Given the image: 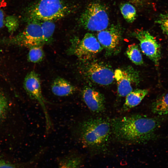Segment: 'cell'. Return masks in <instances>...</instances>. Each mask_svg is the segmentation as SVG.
Returning <instances> with one entry per match:
<instances>
[{
    "label": "cell",
    "instance_id": "cell-1",
    "mask_svg": "<svg viewBox=\"0 0 168 168\" xmlns=\"http://www.w3.org/2000/svg\"><path fill=\"white\" fill-rule=\"evenodd\" d=\"M159 120L141 114L116 118L111 120L112 133L118 140L141 143L152 139L159 126Z\"/></svg>",
    "mask_w": 168,
    "mask_h": 168
},
{
    "label": "cell",
    "instance_id": "cell-2",
    "mask_svg": "<svg viewBox=\"0 0 168 168\" xmlns=\"http://www.w3.org/2000/svg\"><path fill=\"white\" fill-rule=\"evenodd\" d=\"M77 133L83 146L93 149L105 147L112 133L111 123L103 118H90L80 123Z\"/></svg>",
    "mask_w": 168,
    "mask_h": 168
},
{
    "label": "cell",
    "instance_id": "cell-3",
    "mask_svg": "<svg viewBox=\"0 0 168 168\" xmlns=\"http://www.w3.org/2000/svg\"><path fill=\"white\" fill-rule=\"evenodd\" d=\"M71 12L62 0H40L29 9V17L36 21H52L61 19Z\"/></svg>",
    "mask_w": 168,
    "mask_h": 168
},
{
    "label": "cell",
    "instance_id": "cell-4",
    "mask_svg": "<svg viewBox=\"0 0 168 168\" xmlns=\"http://www.w3.org/2000/svg\"><path fill=\"white\" fill-rule=\"evenodd\" d=\"M79 22L81 26L89 31H100L106 29L109 23L106 7L98 2L90 3L81 15Z\"/></svg>",
    "mask_w": 168,
    "mask_h": 168
},
{
    "label": "cell",
    "instance_id": "cell-5",
    "mask_svg": "<svg viewBox=\"0 0 168 168\" xmlns=\"http://www.w3.org/2000/svg\"><path fill=\"white\" fill-rule=\"evenodd\" d=\"M0 42L6 45H14L30 48L44 44L42 30L40 23L32 21L23 31L13 37L4 38Z\"/></svg>",
    "mask_w": 168,
    "mask_h": 168
},
{
    "label": "cell",
    "instance_id": "cell-6",
    "mask_svg": "<svg viewBox=\"0 0 168 168\" xmlns=\"http://www.w3.org/2000/svg\"><path fill=\"white\" fill-rule=\"evenodd\" d=\"M23 87L29 97L38 102L41 106L45 117L46 130L48 131L52 124L45 105L48 102L43 96L40 79L36 72L31 71L27 74L24 80Z\"/></svg>",
    "mask_w": 168,
    "mask_h": 168
},
{
    "label": "cell",
    "instance_id": "cell-7",
    "mask_svg": "<svg viewBox=\"0 0 168 168\" xmlns=\"http://www.w3.org/2000/svg\"><path fill=\"white\" fill-rule=\"evenodd\" d=\"M84 74L91 81L99 85L107 86L111 84L114 79V73L108 64L98 61H92L84 67Z\"/></svg>",
    "mask_w": 168,
    "mask_h": 168
},
{
    "label": "cell",
    "instance_id": "cell-8",
    "mask_svg": "<svg viewBox=\"0 0 168 168\" xmlns=\"http://www.w3.org/2000/svg\"><path fill=\"white\" fill-rule=\"evenodd\" d=\"M133 35L139 40L142 52L157 66L161 52L160 45L156 39L149 32L142 29H136Z\"/></svg>",
    "mask_w": 168,
    "mask_h": 168
},
{
    "label": "cell",
    "instance_id": "cell-9",
    "mask_svg": "<svg viewBox=\"0 0 168 168\" xmlns=\"http://www.w3.org/2000/svg\"><path fill=\"white\" fill-rule=\"evenodd\" d=\"M74 47V54L80 60L86 62L93 58L103 49L97 39L89 33H86Z\"/></svg>",
    "mask_w": 168,
    "mask_h": 168
},
{
    "label": "cell",
    "instance_id": "cell-10",
    "mask_svg": "<svg viewBox=\"0 0 168 168\" xmlns=\"http://www.w3.org/2000/svg\"><path fill=\"white\" fill-rule=\"evenodd\" d=\"M114 73L118 93L120 97L126 96L133 90V85H138L139 82L138 72L132 67L117 69Z\"/></svg>",
    "mask_w": 168,
    "mask_h": 168
},
{
    "label": "cell",
    "instance_id": "cell-11",
    "mask_svg": "<svg viewBox=\"0 0 168 168\" xmlns=\"http://www.w3.org/2000/svg\"><path fill=\"white\" fill-rule=\"evenodd\" d=\"M121 38L120 29L118 26L114 25L99 31L97 35L98 41L108 53H113L119 47Z\"/></svg>",
    "mask_w": 168,
    "mask_h": 168
},
{
    "label": "cell",
    "instance_id": "cell-12",
    "mask_svg": "<svg viewBox=\"0 0 168 168\" xmlns=\"http://www.w3.org/2000/svg\"><path fill=\"white\" fill-rule=\"evenodd\" d=\"M82 99L92 112L99 113L105 110V100L103 94L90 87H85L82 92Z\"/></svg>",
    "mask_w": 168,
    "mask_h": 168
},
{
    "label": "cell",
    "instance_id": "cell-13",
    "mask_svg": "<svg viewBox=\"0 0 168 168\" xmlns=\"http://www.w3.org/2000/svg\"><path fill=\"white\" fill-rule=\"evenodd\" d=\"M51 89L54 94L59 97L70 96L76 91V87L71 83L64 78L59 77L54 81Z\"/></svg>",
    "mask_w": 168,
    "mask_h": 168
},
{
    "label": "cell",
    "instance_id": "cell-14",
    "mask_svg": "<svg viewBox=\"0 0 168 168\" xmlns=\"http://www.w3.org/2000/svg\"><path fill=\"white\" fill-rule=\"evenodd\" d=\"M148 92L146 89L133 90L126 96L123 109L126 110L138 105Z\"/></svg>",
    "mask_w": 168,
    "mask_h": 168
},
{
    "label": "cell",
    "instance_id": "cell-15",
    "mask_svg": "<svg viewBox=\"0 0 168 168\" xmlns=\"http://www.w3.org/2000/svg\"><path fill=\"white\" fill-rule=\"evenodd\" d=\"M152 112L160 115L168 114V93L157 97L151 106Z\"/></svg>",
    "mask_w": 168,
    "mask_h": 168
},
{
    "label": "cell",
    "instance_id": "cell-16",
    "mask_svg": "<svg viewBox=\"0 0 168 168\" xmlns=\"http://www.w3.org/2000/svg\"><path fill=\"white\" fill-rule=\"evenodd\" d=\"M121 13L124 19L128 22H133L136 19L137 16L136 9L130 3H122L120 6Z\"/></svg>",
    "mask_w": 168,
    "mask_h": 168
},
{
    "label": "cell",
    "instance_id": "cell-17",
    "mask_svg": "<svg viewBox=\"0 0 168 168\" xmlns=\"http://www.w3.org/2000/svg\"><path fill=\"white\" fill-rule=\"evenodd\" d=\"M42 30L44 44L50 43L55 30V24L52 21H44L40 23Z\"/></svg>",
    "mask_w": 168,
    "mask_h": 168
},
{
    "label": "cell",
    "instance_id": "cell-18",
    "mask_svg": "<svg viewBox=\"0 0 168 168\" xmlns=\"http://www.w3.org/2000/svg\"><path fill=\"white\" fill-rule=\"evenodd\" d=\"M126 52L128 58L134 64L141 65L143 63L142 56L138 45L136 44H129Z\"/></svg>",
    "mask_w": 168,
    "mask_h": 168
},
{
    "label": "cell",
    "instance_id": "cell-19",
    "mask_svg": "<svg viewBox=\"0 0 168 168\" xmlns=\"http://www.w3.org/2000/svg\"><path fill=\"white\" fill-rule=\"evenodd\" d=\"M29 49L27 58L29 62L33 63H38L42 61L44 55L42 45L33 46Z\"/></svg>",
    "mask_w": 168,
    "mask_h": 168
},
{
    "label": "cell",
    "instance_id": "cell-20",
    "mask_svg": "<svg viewBox=\"0 0 168 168\" xmlns=\"http://www.w3.org/2000/svg\"><path fill=\"white\" fill-rule=\"evenodd\" d=\"M81 163L78 157H70L61 161L59 168H77Z\"/></svg>",
    "mask_w": 168,
    "mask_h": 168
},
{
    "label": "cell",
    "instance_id": "cell-21",
    "mask_svg": "<svg viewBox=\"0 0 168 168\" xmlns=\"http://www.w3.org/2000/svg\"><path fill=\"white\" fill-rule=\"evenodd\" d=\"M164 33L168 37V12L161 14L156 20Z\"/></svg>",
    "mask_w": 168,
    "mask_h": 168
},
{
    "label": "cell",
    "instance_id": "cell-22",
    "mask_svg": "<svg viewBox=\"0 0 168 168\" xmlns=\"http://www.w3.org/2000/svg\"><path fill=\"white\" fill-rule=\"evenodd\" d=\"M8 108L7 100L4 95L0 91V121L6 114Z\"/></svg>",
    "mask_w": 168,
    "mask_h": 168
},
{
    "label": "cell",
    "instance_id": "cell-23",
    "mask_svg": "<svg viewBox=\"0 0 168 168\" xmlns=\"http://www.w3.org/2000/svg\"><path fill=\"white\" fill-rule=\"evenodd\" d=\"M5 25L7 27L9 32L12 33L18 27L19 22L16 18L11 16L8 17L7 20H5Z\"/></svg>",
    "mask_w": 168,
    "mask_h": 168
},
{
    "label": "cell",
    "instance_id": "cell-24",
    "mask_svg": "<svg viewBox=\"0 0 168 168\" xmlns=\"http://www.w3.org/2000/svg\"><path fill=\"white\" fill-rule=\"evenodd\" d=\"M0 168H16L14 165L4 160L0 159Z\"/></svg>",
    "mask_w": 168,
    "mask_h": 168
},
{
    "label": "cell",
    "instance_id": "cell-25",
    "mask_svg": "<svg viewBox=\"0 0 168 168\" xmlns=\"http://www.w3.org/2000/svg\"><path fill=\"white\" fill-rule=\"evenodd\" d=\"M132 4L136 6H141L144 4L148 0H127Z\"/></svg>",
    "mask_w": 168,
    "mask_h": 168
},
{
    "label": "cell",
    "instance_id": "cell-26",
    "mask_svg": "<svg viewBox=\"0 0 168 168\" xmlns=\"http://www.w3.org/2000/svg\"><path fill=\"white\" fill-rule=\"evenodd\" d=\"M4 14L2 11L0 9V29L5 25Z\"/></svg>",
    "mask_w": 168,
    "mask_h": 168
}]
</instances>
